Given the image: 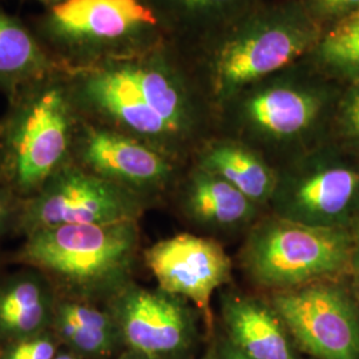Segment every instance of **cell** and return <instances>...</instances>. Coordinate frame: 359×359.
<instances>
[{
  "instance_id": "17",
  "label": "cell",
  "mask_w": 359,
  "mask_h": 359,
  "mask_svg": "<svg viewBox=\"0 0 359 359\" xmlns=\"http://www.w3.org/2000/svg\"><path fill=\"white\" fill-rule=\"evenodd\" d=\"M253 204L228 181L201 170L194 175L185 192V206L201 222L231 226L253 215Z\"/></svg>"
},
{
  "instance_id": "26",
  "label": "cell",
  "mask_w": 359,
  "mask_h": 359,
  "mask_svg": "<svg viewBox=\"0 0 359 359\" xmlns=\"http://www.w3.org/2000/svg\"><path fill=\"white\" fill-rule=\"evenodd\" d=\"M222 355H224V359H249L234 346L225 347Z\"/></svg>"
},
{
  "instance_id": "2",
  "label": "cell",
  "mask_w": 359,
  "mask_h": 359,
  "mask_svg": "<svg viewBox=\"0 0 359 359\" xmlns=\"http://www.w3.org/2000/svg\"><path fill=\"white\" fill-rule=\"evenodd\" d=\"M137 249L136 221L65 225L27 236L16 261L44 273L60 297L96 304L128 285Z\"/></svg>"
},
{
  "instance_id": "28",
  "label": "cell",
  "mask_w": 359,
  "mask_h": 359,
  "mask_svg": "<svg viewBox=\"0 0 359 359\" xmlns=\"http://www.w3.org/2000/svg\"><path fill=\"white\" fill-rule=\"evenodd\" d=\"M38 1L43 3L44 6H47V8H50V7H53V6H56V4L63 3L65 0H38Z\"/></svg>"
},
{
  "instance_id": "16",
  "label": "cell",
  "mask_w": 359,
  "mask_h": 359,
  "mask_svg": "<svg viewBox=\"0 0 359 359\" xmlns=\"http://www.w3.org/2000/svg\"><path fill=\"white\" fill-rule=\"evenodd\" d=\"M36 34L0 8V92L8 99L39 79L62 69Z\"/></svg>"
},
{
  "instance_id": "4",
  "label": "cell",
  "mask_w": 359,
  "mask_h": 359,
  "mask_svg": "<svg viewBox=\"0 0 359 359\" xmlns=\"http://www.w3.org/2000/svg\"><path fill=\"white\" fill-rule=\"evenodd\" d=\"M353 246L350 236L337 226L273 219L249 240L245 268L258 285L281 292L321 283L346 268Z\"/></svg>"
},
{
  "instance_id": "8",
  "label": "cell",
  "mask_w": 359,
  "mask_h": 359,
  "mask_svg": "<svg viewBox=\"0 0 359 359\" xmlns=\"http://www.w3.org/2000/svg\"><path fill=\"white\" fill-rule=\"evenodd\" d=\"M72 161L136 194L161 188L172 175V165L164 152L81 116L72 147Z\"/></svg>"
},
{
  "instance_id": "29",
  "label": "cell",
  "mask_w": 359,
  "mask_h": 359,
  "mask_svg": "<svg viewBox=\"0 0 359 359\" xmlns=\"http://www.w3.org/2000/svg\"><path fill=\"white\" fill-rule=\"evenodd\" d=\"M123 359H147V358H142V357H140V355H136V354H133V353H130L129 351V355H127L126 358Z\"/></svg>"
},
{
  "instance_id": "25",
  "label": "cell",
  "mask_w": 359,
  "mask_h": 359,
  "mask_svg": "<svg viewBox=\"0 0 359 359\" xmlns=\"http://www.w3.org/2000/svg\"><path fill=\"white\" fill-rule=\"evenodd\" d=\"M351 264H353V269H354V274L357 278V283L359 286V233L357 236V240L353 246V255H351Z\"/></svg>"
},
{
  "instance_id": "9",
  "label": "cell",
  "mask_w": 359,
  "mask_h": 359,
  "mask_svg": "<svg viewBox=\"0 0 359 359\" xmlns=\"http://www.w3.org/2000/svg\"><path fill=\"white\" fill-rule=\"evenodd\" d=\"M121 342L147 359H167L187 346L191 322L175 295L128 283L109 301Z\"/></svg>"
},
{
  "instance_id": "19",
  "label": "cell",
  "mask_w": 359,
  "mask_h": 359,
  "mask_svg": "<svg viewBox=\"0 0 359 359\" xmlns=\"http://www.w3.org/2000/svg\"><path fill=\"white\" fill-rule=\"evenodd\" d=\"M313 51L317 63L329 76L350 84L359 81V13L332 23Z\"/></svg>"
},
{
  "instance_id": "12",
  "label": "cell",
  "mask_w": 359,
  "mask_h": 359,
  "mask_svg": "<svg viewBox=\"0 0 359 359\" xmlns=\"http://www.w3.org/2000/svg\"><path fill=\"white\" fill-rule=\"evenodd\" d=\"M59 297L50 278L35 268L0 280V347L48 332Z\"/></svg>"
},
{
  "instance_id": "24",
  "label": "cell",
  "mask_w": 359,
  "mask_h": 359,
  "mask_svg": "<svg viewBox=\"0 0 359 359\" xmlns=\"http://www.w3.org/2000/svg\"><path fill=\"white\" fill-rule=\"evenodd\" d=\"M185 10H218L236 3V0H170Z\"/></svg>"
},
{
  "instance_id": "21",
  "label": "cell",
  "mask_w": 359,
  "mask_h": 359,
  "mask_svg": "<svg viewBox=\"0 0 359 359\" xmlns=\"http://www.w3.org/2000/svg\"><path fill=\"white\" fill-rule=\"evenodd\" d=\"M341 121L347 136L359 145V81L351 83L342 99Z\"/></svg>"
},
{
  "instance_id": "20",
  "label": "cell",
  "mask_w": 359,
  "mask_h": 359,
  "mask_svg": "<svg viewBox=\"0 0 359 359\" xmlns=\"http://www.w3.org/2000/svg\"><path fill=\"white\" fill-rule=\"evenodd\" d=\"M62 345L51 330L0 347V359H55Z\"/></svg>"
},
{
  "instance_id": "6",
  "label": "cell",
  "mask_w": 359,
  "mask_h": 359,
  "mask_svg": "<svg viewBox=\"0 0 359 359\" xmlns=\"http://www.w3.org/2000/svg\"><path fill=\"white\" fill-rule=\"evenodd\" d=\"M320 36V27L305 13L278 11L258 16L231 35L218 52V88L238 90L281 69L314 48Z\"/></svg>"
},
{
  "instance_id": "27",
  "label": "cell",
  "mask_w": 359,
  "mask_h": 359,
  "mask_svg": "<svg viewBox=\"0 0 359 359\" xmlns=\"http://www.w3.org/2000/svg\"><path fill=\"white\" fill-rule=\"evenodd\" d=\"M55 359H83L81 357H79L76 354H74V353H71L69 350H67V348H60L59 350V353L56 354V357Z\"/></svg>"
},
{
  "instance_id": "14",
  "label": "cell",
  "mask_w": 359,
  "mask_h": 359,
  "mask_svg": "<svg viewBox=\"0 0 359 359\" xmlns=\"http://www.w3.org/2000/svg\"><path fill=\"white\" fill-rule=\"evenodd\" d=\"M323 105L325 96L317 90L274 86L250 97L246 115L262 133L289 139L311 128L321 115Z\"/></svg>"
},
{
  "instance_id": "11",
  "label": "cell",
  "mask_w": 359,
  "mask_h": 359,
  "mask_svg": "<svg viewBox=\"0 0 359 359\" xmlns=\"http://www.w3.org/2000/svg\"><path fill=\"white\" fill-rule=\"evenodd\" d=\"M359 194V170L326 164L287 181L280 194L283 218L311 226H334Z\"/></svg>"
},
{
  "instance_id": "10",
  "label": "cell",
  "mask_w": 359,
  "mask_h": 359,
  "mask_svg": "<svg viewBox=\"0 0 359 359\" xmlns=\"http://www.w3.org/2000/svg\"><path fill=\"white\" fill-rule=\"evenodd\" d=\"M144 259L160 290L188 298L206 317L215 290L231 278V259L221 245L188 233L152 245Z\"/></svg>"
},
{
  "instance_id": "5",
  "label": "cell",
  "mask_w": 359,
  "mask_h": 359,
  "mask_svg": "<svg viewBox=\"0 0 359 359\" xmlns=\"http://www.w3.org/2000/svg\"><path fill=\"white\" fill-rule=\"evenodd\" d=\"M140 194L102 179L72 160L38 192L19 203L15 228L25 237L65 225L136 221Z\"/></svg>"
},
{
  "instance_id": "15",
  "label": "cell",
  "mask_w": 359,
  "mask_h": 359,
  "mask_svg": "<svg viewBox=\"0 0 359 359\" xmlns=\"http://www.w3.org/2000/svg\"><path fill=\"white\" fill-rule=\"evenodd\" d=\"M233 346L249 359H294L276 311L248 297H233L224 308Z\"/></svg>"
},
{
  "instance_id": "23",
  "label": "cell",
  "mask_w": 359,
  "mask_h": 359,
  "mask_svg": "<svg viewBox=\"0 0 359 359\" xmlns=\"http://www.w3.org/2000/svg\"><path fill=\"white\" fill-rule=\"evenodd\" d=\"M19 203L10 189L0 182V237L11 226H15Z\"/></svg>"
},
{
  "instance_id": "1",
  "label": "cell",
  "mask_w": 359,
  "mask_h": 359,
  "mask_svg": "<svg viewBox=\"0 0 359 359\" xmlns=\"http://www.w3.org/2000/svg\"><path fill=\"white\" fill-rule=\"evenodd\" d=\"M79 120L65 68L10 97L0 124V182L19 201L72 160Z\"/></svg>"
},
{
  "instance_id": "18",
  "label": "cell",
  "mask_w": 359,
  "mask_h": 359,
  "mask_svg": "<svg viewBox=\"0 0 359 359\" xmlns=\"http://www.w3.org/2000/svg\"><path fill=\"white\" fill-rule=\"evenodd\" d=\"M203 167L228 181L252 203L265 201L274 192L276 181L268 165L256 154L236 144H217L206 151Z\"/></svg>"
},
{
  "instance_id": "13",
  "label": "cell",
  "mask_w": 359,
  "mask_h": 359,
  "mask_svg": "<svg viewBox=\"0 0 359 359\" xmlns=\"http://www.w3.org/2000/svg\"><path fill=\"white\" fill-rule=\"evenodd\" d=\"M50 330L63 348L83 359L105 358L123 345L108 309L67 297H59Z\"/></svg>"
},
{
  "instance_id": "3",
  "label": "cell",
  "mask_w": 359,
  "mask_h": 359,
  "mask_svg": "<svg viewBox=\"0 0 359 359\" xmlns=\"http://www.w3.org/2000/svg\"><path fill=\"white\" fill-rule=\"evenodd\" d=\"M142 0H65L40 18L35 34L67 71L117 59L157 26Z\"/></svg>"
},
{
  "instance_id": "7",
  "label": "cell",
  "mask_w": 359,
  "mask_h": 359,
  "mask_svg": "<svg viewBox=\"0 0 359 359\" xmlns=\"http://www.w3.org/2000/svg\"><path fill=\"white\" fill-rule=\"evenodd\" d=\"M273 308L313 357L359 359V309L344 289L321 281L281 290Z\"/></svg>"
},
{
  "instance_id": "22",
  "label": "cell",
  "mask_w": 359,
  "mask_h": 359,
  "mask_svg": "<svg viewBox=\"0 0 359 359\" xmlns=\"http://www.w3.org/2000/svg\"><path fill=\"white\" fill-rule=\"evenodd\" d=\"M309 4L311 13L332 23L359 13V0H309Z\"/></svg>"
}]
</instances>
